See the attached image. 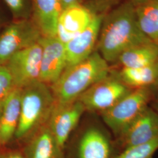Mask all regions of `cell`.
<instances>
[{
    "label": "cell",
    "mask_w": 158,
    "mask_h": 158,
    "mask_svg": "<svg viewBox=\"0 0 158 158\" xmlns=\"http://www.w3.org/2000/svg\"><path fill=\"white\" fill-rule=\"evenodd\" d=\"M153 42L142 31L135 6L124 2L103 17L97 51L107 62L115 63L120 55L133 46Z\"/></svg>",
    "instance_id": "obj_1"
},
{
    "label": "cell",
    "mask_w": 158,
    "mask_h": 158,
    "mask_svg": "<svg viewBox=\"0 0 158 158\" xmlns=\"http://www.w3.org/2000/svg\"><path fill=\"white\" fill-rule=\"evenodd\" d=\"M111 68L97 51L84 60L66 68L51 90L56 103L76 100L97 82L107 77Z\"/></svg>",
    "instance_id": "obj_2"
},
{
    "label": "cell",
    "mask_w": 158,
    "mask_h": 158,
    "mask_svg": "<svg viewBox=\"0 0 158 158\" xmlns=\"http://www.w3.org/2000/svg\"><path fill=\"white\" fill-rule=\"evenodd\" d=\"M21 90V115L14 137L23 141L48 123L56 102L51 87L40 81Z\"/></svg>",
    "instance_id": "obj_3"
},
{
    "label": "cell",
    "mask_w": 158,
    "mask_h": 158,
    "mask_svg": "<svg viewBox=\"0 0 158 158\" xmlns=\"http://www.w3.org/2000/svg\"><path fill=\"white\" fill-rule=\"evenodd\" d=\"M158 90L155 87L132 90L112 107L100 114L116 138L150 105Z\"/></svg>",
    "instance_id": "obj_4"
},
{
    "label": "cell",
    "mask_w": 158,
    "mask_h": 158,
    "mask_svg": "<svg viewBox=\"0 0 158 158\" xmlns=\"http://www.w3.org/2000/svg\"><path fill=\"white\" fill-rule=\"evenodd\" d=\"M132 90L110 71L107 77L91 86L77 100L83 105L85 111L101 114Z\"/></svg>",
    "instance_id": "obj_5"
},
{
    "label": "cell",
    "mask_w": 158,
    "mask_h": 158,
    "mask_svg": "<svg viewBox=\"0 0 158 158\" xmlns=\"http://www.w3.org/2000/svg\"><path fill=\"white\" fill-rule=\"evenodd\" d=\"M34 21L12 20L0 32V65H5L18 52L37 43L42 37Z\"/></svg>",
    "instance_id": "obj_6"
},
{
    "label": "cell",
    "mask_w": 158,
    "mask_h": 158,
    "mask_svg": "<svg viewBox=\"0 0 158 158\" xmlns=\"http://www.w3.org/2000/svg\"><path fill=\"white\" fill-rule=\"evenodd\" d=\"M42 47L39 42L18 52L6 63L15 87L23 89L39 81Z\"/></svg>",
    "instance_id": "obj_7"
},
{
    "label": "cell",
    "mask_w": 158,
    "mask_h": 158,
    "mask_svg": "<svg viewBox=\"0 0 158 158\" xmlns=\"http://www.w3.org/2000/svg\"><path fill=\"white\" fill-rule=\"evenodd\" d=\"M85 111L83 105L78 100L55 103L47 124L62 152L70 134Z\"/></svg>",
    "instance_id": "obj_8"
},
{
    "label": "cell",
    "mask_w": 158,
    "mask_h": 158,
    "mask_svg": "<svg viewBox=\"0 0 158 158\" xmlns=\"http://www.w3.org/2000/svg\"><path fill=\"white\" fill-rule=\"evenodd\" d=\"M158 138V113L149 105L116 139L123 151L131 147L145 144Z\"/></svg>",
    "instance_id": "obj_9"
},
{
    "label": "cell",
    "mask_w": 158,
    "mask_h": 158,
    "mask_svg": "<svg viewBox=\"0 0 158 158\" xmlns=\"http://www.w3.org/2000/svg\"><path fill=\"white\" fill-rule=\"evenodd\" d=\"M40 81L51 86L60 77L66 68L65 45L56 36H42Z\"/></svg>",
    "instance_id": "obj_10"
},
{
    "label": "cell",
    "mask_w": 158,
    "mask_h": 158,
    "mask_svg": "<svg viewBox=\"0 0 158 158\" xmlns=\"http://www.w3.org/2000/svg\"><path fill=\"white\" fill-rule=\"evenodd\" d=\"M103 17L94 14L86 28L64 44L66 68L84 60L96 51Z\"/></svg>",
    "instance_id": "obj_11"
},
{
    "label": "cell",
    "mask_w": 158,
    "mask_h": 158,
    "mask_svg": "<svg viewBox=\"0 0 158 158\" xmlns=\"http://www.w3.org/2000/svg\"><path fill=\"white\" fill-rule=\"evenodd\" d=\"M94 15L80 4L63 10L57 22L56 37L66 44L86 28Z\"/></svg>",
    "instance_id": "obj_12"
},
{
    "label": "cell",
    "mask_w": 158,
    "mask_h": 158,
    "mask_svg": "<svg viewBox=\"0 0 158 158\" xmlns=\"http://www.w3.org/2000/svg\"><path fill=\"white\" fill-rule=\"evenodd\" d=\"M22 90L15 87L6 99L0 113V135L2 145L15 136L19 122Z\"/></svg>",
    "instance_id": "obj_13"
},
{
    "label": "cell",
    "mask_w": 158,
    "mask_h": 158,
    "mask_svg": "<svg viewBox=\"0 0 158 158\" xmlns=\"http://www.w3.org/2000/svg\"><path fill=\"white\" fill-rule=\"evenodd\" d=\"M111 72L131 90L158 88V63L141 68H111Z\"/></svg>",
    "instance_id": "obj_14"
},
{
    "label": "cell",
    "mask_w": 158,
    "mask_h": 158,
    "mask_svg": "<svg viewBox=\"0 0 158 158\" xmlns=\"http://www.w3.org/2000/svg\"><path fill=\"white\" fill-rule=\"evenodd\" d=\"M34 22L42 36H56L62 8L59 0H32Z\"/></svg>",
    "instance_id": "obj_15"
},
{
    "label": "cell",
    "mask_w": 158,
    "mask_h": 158,
    "mask_svg": "<svg viewBox=\"0 0 158 158\" xmlns=\"http://www.w3.org/2000/svg\"><path fill=\"white\" fill-rule=\"evenodd\" d=\"M28 141L24 153L26 158H63V152L47 124Z\"/></svg>",
    "instance_id": "obj_16"
},
{
    "label": "cell",
    "mask_w": 158,
    "mask_h": 158,
    "mask_svg": "<svg viewBox=\"0 0 158 158\" xmlns=\"http://www.w3.org/2000/svg\"><path fill=\"white\" fill-rule=\"evenodd\" d=\"M111 143L105 133L97 127H90L82 136L79 145V158H110Z\"/></svg>",
    "instance_id": "obj_17"
},
{
    "label": "cell",
    "mask_w": 158,
    "mask_h": 158,
    "mask_svg": "<svg viewBox=\"0 0 158 158\" xmlns=\"http://www.w3.org/2000/svg\"><path fill=\"white\" fill-rule=\"evenodd\" d=\"M158 62V44L149 42L133 46L123 52L116 64L117 68H141Z\"/></svg>",
    "instance_id": "obj_18"
},
{
    "label": "cell",
    "mask_w": 158,
    "mask_h": 158,
    "mask_svg": "<svg viewBox=\"0 0 158 158\" xmlns=\"http://www.w3.org/2000/svg\"><path fill=\"white\" fill-rule=\"evenodd\" d=\"M134 6L142 31L158 44V0H145Z\"/></svg>",
    "instance_id": "obj_19"
},
{
    "label": "cell",
    "mask_w": 158,
    "mask_h": 158,
    "mask_svg": "<svg viewBox=\"0 0 158 158\" xmlns=\"http://www.w3.org/2000/svg\"><path fill=\"white\" fill-rule=\"evenodd\" d=\"M158 150V138L145 144L127 148L115 158H153Z\"/></svg>",
    "instance_id": "obj_20"
},
{
    "label": "cell",
    "mask_w": 158,
    "mask_h": 158,
    "mask_svg": "<svg viewBox=\"0 0 158 158\" xmlns=\"http://www.w3.org/2000/svg\"><path fill=\"white\" fill-rule=\"evenodd\" d=\"M11 12L14 20L29 19V0H2Z\"/></svg>",
    "instance_id": "obj_21"
},
{
    "label": "cell",
    "mask_w": 158,
    "mask_h": 158,
    "mask_svg": "<svg viewBox=\"0 0 158 158\" xmlns=\"http://www.w3.org/2000/svg\"><path fill=\"white\" fill-rule=\"evenodd\" d=\"M15 87L8 69L6 65H0V113L6 99Z\"/></svg>",
    "instance_id": "obj_22"
},
{
    "label": "cell",
    "mask_w": 158,
    "mask_h": 158,
    "mask_svg": "<svg viewBox=\"0 0 158 158\" xmlns=\"http://www.w3.org/2000/svg\"><path fill=\"white\" fill-rule=\"evenodd\" d=\"M0 158H26L24 153L17 150H0Z\"/></svg>",
    "instance_id": "obj_23"
},
{
    "label": "cell",
    "mask_w": 158,
    "mask_h": 158,
    "mask_svg": "<svg viewBox=\"0 0 158 158\" xmlns=\"http://www.w3.org/2000/svg\"><path fill=\"white\" fill-rule=\"evenodd\" d=\"M63 10L69 6L80 4V0H59Z\"/></svg>",
    "instance_id": "obj_24"
},
{
    "label": "cell",
    "mask_w": 158,
    "mask_h": 158,
    "mask_svg": "<svg viewBox=\"0 0 158 158\" xmlns=\"http://www.w3.org/2000/svg\"><path fill=\"white\" fill-rule=\"evenodd\" d=\"M150 106L158 114V90L156 92L152 101L150 104Z\"/></svg>",
    "instance_id": "obj_25"
},
{
    "label": "cell",
    "mask_w": 158,
    "mask_h": 158,
    "mask_svg": "<svg viewBox=\"0 0 158 158\" xmlns=\"http://www.w3.org/2000/svg\"><path fill=\"white\" fill-rule=\"evenodd\" d=\"M6 24L7 23H4V21L2 19V18H1V14H0V32L1 31V30L2 29L4 28V27L6 26Z\"/></svg>",
    "instance_id": "obj_26"
},
{
    "label": "cell",
    "mask_w": 158,
    "mask_h": 158,
    "mask_svg": "<svg viewBox=\"0 0 158 158\" xmlns=\"http://www.w3.org/2000/svg\"><path fill=\"white\" fill-rule=\"evenodd\" d=\"M131 2H132V3L134 5V6H136V5H137V4H139V3H141L142 2H143V1H145V0H130Z\"/></svg>",
    "instance_id": "obj_27"
},
{
    "label": "cell",
    "mask_w": 158,
    "mask_h": 158,
    "mask_svg": "<svg viewBox=\"0 0 158 158\" xmlns=\"http://www.w3.org/2000/svg\"><path fill=\"white\" fill-rule=\"evenodd\" d=\"M2 146V142H1V135H0V150H1V147Z\"/></svg>",
    "instance_id": "obj_28"
},
{
    "label": "cell",
    "mask_w": 158,
    "mask_h": 158,
    "mask_svg": "<svg viewBox=\"0 0 158 158\" xmlns=\"http://www.w3.org/2000/svg\"><path fill=\"white\" fill-rule=\"evenodd\" d=\"M97 1H107L108 0H97Z\"/></svg>",
    "instance_id": "obj_29"
},
{
    "label": "cell",
    "mask_w": 158,
    "mask_h": 158,
    "mask_svg": "<svg viewBox=\"0 0 158 158\" xmlns=\"http://www.w3.org/2000/svg\"></svg>",
    "instance_id": "obj_30"
}]
</instances>
